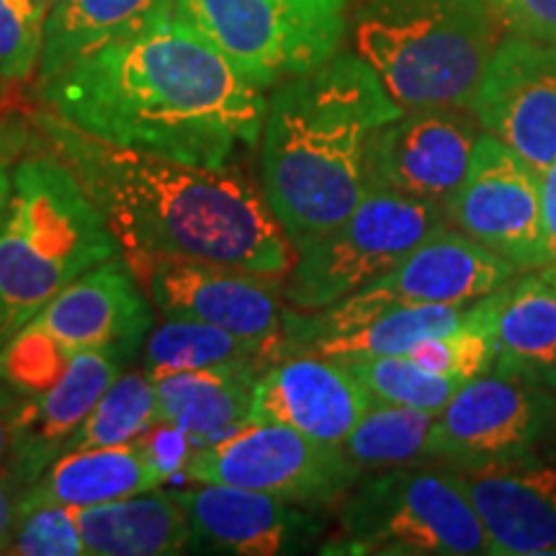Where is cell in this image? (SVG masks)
Instances as JSON below:
<instances>
[{
  "mask_svg": "<svg viewBox=\"0 0 556 556\" xmlns=\"http://www.w3.org/2000/svg\"><path fill=\"white\" fill-rule=\"evenodd\" d=\"M45 109L116 148L225 168L263 135L268 99L173 16L39 83Z\"/></svg>",
  "mask_w": 556,
  "mask_h": 556,
  "instance_id": "cell-1",
  "label": "cell"
},
{
  "mask_svg": "<svg viewBox=\"0 0 556 556\" xmlns=\"http://www.w3.org/2000/svg\"><path fill=\"white\" fill-rule=\"evenodd\" d=\"M34 142L73 170L122 253L219 263L283 278L296 250L263 186L238 165L201 168L116 148L50 109L34 111Z\"/></svg>",
  "mask_w": 556,
  "mask_h": 556,
  "instance_id": "cell-2",
  "label": "cell"
},
{
  "mask_svg": "<svg viewBox=\"0 0 556 556\" xmlns=\"http://www.w3.org/2000/svg\"><path fill=\"white\" fill-rule=\"evenodd\" d=\"M400 114L358 54H336L274 88L261 135V186L296 255L361 204L371 189L374 137Z\"/></svg>",
  "mask_w": 556,
  "mask_h": 556,
  "instance_id": "cell-3",
  "label": "cell"
},
{
  "mask_svg": "<svg viewBox=\"0 0 556 556\" xmlns=\"http://www.w3.org/2000/svg\"><path fill=\"white\" fill-rule=\"evenodd\" d=\"M119 250L80 180L31 135L0 225V348L75 278Z\"/></svg>",
  "mask_w": 556,
  "mask_h": 556,
  "instance_id": "cell-4",
  "label": "cell"
},
{
  "mask_svg": "<svg viewBox=\"0 0 556 556\" xmlns=\"http://www.w3.org/2000/svg\"><path fill=\"white\" fill-rule=\"evenodd\" d=\"M507 37L486 0H361L356 54L402 111L469 109Z\"/></svg>",
  "mask_w": 556,
  "mask_h": 556,
  "instance_id": "cell-5",
  "label": "cell"
},
{
  "mask_svg": "<svg viewBox=\"0 0 556 556\" xmlns=\"http://www.w3.org/2000/svg\"><path fill=\"white\" fill-rule=\"evenodd\" d=\"M323 554L477 556L490 539L451 467H397L364 475L343 495L338 533Z\"/></svg>",
  "mask_w": 556,
  "mask_h": 556,
  "instance_id": "cell-6",
  "label": "cell"
},
{
  "mask_svg": "<svg viewBox=\"0 0 556 556\" xmlns=\"http://www.w3.org/2000/svg\"><path fill=\"white\" fill-rule=\"evenodd\" d=\"M518 274V268L482 242L458 232L456 227H438L413 253L384 276L374 278L364 289L340 299L325 309H287L283 340L287 356L302 353L319 338L345 332L368 319L397 307H426V304H464L477 302L503 287Z\"/></svg>",
  "mask_w": 556,
  "mask_h": 556,
  "instance_id": "cell-7",
  "label": "cell"
},
{
  "mask_svg": "<svg viewBox=\"0 0 556 556\" xmlns=\"http://www.w3.org/2000/svg\"><path fill=\"white\" fill-rule=\"evenodd\" d=\"M348 5L351 0H176V16L266 90L340 54Z\"/></svg>",
  "mask_w": 556,
  "mask_h": 556,
  "instance_id": "cell-8",
  "label": "cell"
},
{
  "mask_svg": "<svg viewBox=\"0 0 556 556\" xmlns=\"http://www.w3.org/2000/svg\"><path fill=\"white\" fill-rule=\"evenodd\" d=\"M443 225V204L368 189L336 229L296 255L281 283L283 302L302 312L330 307L384 276Z\"/></svg>",
  "mask_w": 556,
  "mask_h": 556,
  "instance_id": "cell-9",
  "label": "cell"
},
{
  "mask_svg": "<svg viewBox=\"0 0 556 556\" xmlns=\"http://www.w3.org/2000/svg\"><path fill=\"white\" fill-rule=\"evenodd\" d=\"M180 477L317 507L343 500L364 475L348 462L343 446H330L281 422H248L217 443L193 448Z\"/></svg>",
  "mask_w": 556,
  "mask_h": 556,
  "instance_id": "cell-10",
  "label": "cell"
},
{
  "mask_svg": "<svg viewBox=\"0 0 556 556\" xmlns=\"http://www.w3.org/2000/svg\"><path fill=\"white\" fill-rule=\"evenodd\" d=\"M150 302L173 319L217 325L235 336L268 345L287 358L283 307L278 276H263L219 263L124 253Z\"/></svg>",
  "mask_w": 556,
  "mask_h": 556,
  "instance_id": "cell-11",
  "label": "cell"
},
{
  "mask_svg": "<svg viewBox=\"0 0 556 556\" xmlns=\"http://www.w3.org/2000/svg\"><path fill=\"white\" fill-rule=\"evenodd\" d=\"M556 428L552 387L531 379L482 374L464 381L438 413L433 458L469 469L533 456Z\"/></svg>",
  "mask_w": 556,
  "mask_h": 556,
  "instance_id": "cell-12",
  "label": "cell"
},
{
  "mask_svg": "<svg viewBox=\"0 0 556 556\" xmlns=\"http://www.w3.org/2000/svg\"><path fill=\"white\" fill-rule=\"evenodd\" d=\"M446 219L518 270L541 268V176L497 137L479 135Z\"/></svg>",
  "mask_w": 556,
  "mask_h": 556,
  "instance_id": "cell-13",
  "label": "cell"
},
{
  "mask_svg": "<svg viewBox=\"0 0 556 556\" xmlns=\"http://www.w3.org/2000/svg\"><path fill=\"white\" fill-rule=\"evenodd\" d=\"M479 127L544 173L556 163V41L507 37L469 106Z\"/></svg>",
  "mask_w": 556,
  "mask_h": 556,
  "instance_id": "cell-14",
  "label": "cell"
},
{
  "mask_svg": "<svg viewBox=\"0 0 556 556\" xmlns=\"http://www.w3.org/2000/svg\"><path fill=\"white\" fill-rule=\"evenodd\" d=\"M479 129L469 109L402 111L374 137L371 189L446 206L467 176Z\"/></svg>",
  "mask_w": 556,
  "mask_h": 556,
  "instance_id": "cell-15",
  "label": "cell"
},
{
  "mask_svg": "<svg viewBox=\"0 0 556 556\" xmlns=\"http://www.w3.org/2000/svg\"><path fill=\"white\" fill-rule=\"evenodd\" d=\"M191 523V548L232 556L299 554L319 539L325 520L309 505L232 484L173 490Z\"/></svg>",
  "mask_w": 556,
  "mask_h": 556,
  "instance_id": "cell-16",
  "label": "cell"
},
{
  "mask_svg": "<svg viewBox=\"0 0 556 556\" xmlns=\"http://www.w3.org/2000/svg\"><path fill=\"white\" fill-rule=\"evenodd\" d=\"M371 402L343 361L291 353L263 371L250 422H281L330 446H343Z\"/></svg>",
  "mask_w": 556,
  "mask_h": 556,
  "instance_id": "cell-17",
  "label": "cell"
},
{
  "mask_svg": "<svg viewBox=\"0 0 556 556\" xmlns=\"http://www.w3.org/2000/svg\"><path fill=\"white\" fill-rule=\"evenodd\" d=\"M137 353L127 348H93L75 353L65 377L41 394L24 397L16 420V443L9 467L0 475L11 479L18 495L37 482L86 420L103 392L122 377Z\"/></svg>",
  "mask_w": 556,
  "mask_h": 556,
  "instance_id": "cell-18",
  "label": "cell"
},
{
  "mask_svg": "<svg viewBox=\"0 0 556 556\" xmlns=\"http://www.w3.org/2000/svg\"><path fill=\"white\" fill-rule=\"evenodd\" d=\"M34 323L50 332L70 356L93 348H127L139 353L152 332L155 312L129 263L114 255L62 289Z\"/></svg>",
  "mask_w": 556,
  "mask_h": 556,
  "instance_id": "cell-19",
  "label": "cell"
},
{
  "mask_svg": "<svg viewBox=\"0 0 556 556\" xmlns=\"http://www.w3.org/2000/svg\"><path fill=\"white\" fill-rule=\"evenodd\" d=\"M454 469V467H451ZM482 520L490 554H556V469L536 458L454 469Z\"/></svg>",
  "mask_w": 556,
  "mask_h": 556,
  "instance_id": "cell-20",
  "label": "cell"
},
{
  "mask_svg": "<svg viewBox=\"0 0 556 556\" xmlns=\"http://www.w3.org/2000/svg\"><path fill=\"white\" fill-rule=\"evenodd\" d=\"M168 482L142 441L62 454L18 495V513L34 507H90L114 503Z\"/></svg>",
  "mask_w": 556,
  "mask_h": 556,
  "instance_id": "cell-21",
  "label": "cell"
},
{
  "mask_svg": "<svg viewBox=\"0 0 556 556\" xmlns=\"http://www.w3.org/2000/svg\"><path fill=\"white\" fill-rule=\"evenodd\" d=\"M263 364H219L163 377L155 384L157 422H170L193 448L217 443L245 428L253 413Z\"/></svg>",
  "mask_w": 556,
  "mask_h": 556,
  "instance_id": "cell-22",
  "label": "cell"
},
{
  "mask_svg": "<svg viewBox=\"0 0 556 556\" xmlns=\"http://www.w3.org/2000/svg\"><path fill=\"white\" fill-rule=\"evenodd\" d=\"M88 556H173L191 548V523L173 492H142L73 507Z\"/></svg>",
  "mask_w": 556,
  "mask_h": 556,
  "instance_id": "cell-23",
  "label": "cell"
},
{
  "mask_svg": "<svg viewBox=\"0 0 556 556\" xmlns=\"http://www.w3.org/2000/svg\"><path fill=\"white\" fill-rule=\"evenodd\" d=\"M173 16L176 0H62L47 16L37 78L50 80L86 54Z\"/></svg>",
  "mask_w": 556,
  "mask_h": 556,
  "instance_id": "cell-24",
  "label": "cell"
},
{
  "mask_svg": "<svg viewBox=\"0 0 556 556\" xmlns=\"http://www.w3.org/2000/svg\"><path fill=\"white\" fill-rule=\"evenodd\" d=\"M492 371L556 387V274L541 268L507 291Z\"/></svg>",
  "mask_w": 556,
  "mask_h": 556,
  "instance_id": "cell-25",
  "label": "cell"
},
{
  "mask_svg": "<svg viewBox=\"0 0 556 556\" xmlns=\"http://www.w3.org/2000/svg\"><path fill=\"white\" fill-rule=\"evenodd\" d=\"M435 420L438 413L374 400L353 433L345 438L343 451L361 475L430 464L435 462Z\"/></svg>",
  "mask_w": 556,
  "mask_h": 556,
  "instance_id": "cell-26",
  "label": "cell"
},
{
  "mask_svg": "<svg viewBox=\"0 0 556 556\" xmlns=\"http://www.w3.org/2000/svg\"><path fill=\"white\" fill-rule=\"evenodd\" d=\"M278 356L268 345L253 343L217 325L193 323V319L165 317L163 325L148 336L142 353V371L152 381L170 374L219 364H276Z\"/></svg>",
  "mask_w": 556,
  "mask_h": 556,
  "instance_id": "cell-27",
  "label": "cell"
},
{
  "mask_svg": "<svg viewBox=\"0 0 556 556\" xmlns=\"http://www.w3.org/2000/svg\"><path fill=\"white\" fill-rule=\"evenodd\" d=\"M467 309L456 304H426V307H397L368 323L336 336L319 338L302 353H317L338 361L407 356L426 338L446 336L464 323Z\"/></svg>",
  "mask_w": 556,
  "mask_h": 556,
  "instance_id": "cell-28",
  "label": "cell"
},
{
  "mask_svg": "<svg viewBox=\"0 0 556 556\" xmlns=\"http://www.w3.org/2000/svg\"><path fill=\"white\" fill-rule=\"evenodd\" d=\"M157 422L155 384L144 371L122 374L96 402L62 454L135 443Z\"/></svg>",
  "mask_w": 556,
  "mask_h": 556,
  "instance_id": "cell-29",
  "label": "cell"
},
{
  "mask_svg": "<svg viewBox=\"0 0 556 556\" xmlns=\"http://www.w3.org/2000/svg\"><path fill=\"white\" fill-rule=\"evenodd\" d=\"M343 364L364 384L371 400L428 409V413H441L464 384L462 379L426 371L407 356L348 358Z\"/></svg>",
  "mask_w": 556,
  "mask_h": 556,
  "instance_id": "cell-30",
  "label": "cell"
},
{
  "mask_svg": "<svg viewBox=\"0 0 556 556\" xmlns=\"http://www.w3.org/2000/svg\"><path fill=\"white\" fill-rule=\"evenodd\" d=\"M70 361L65 348L31 319L0 348V381L31 397L58 384Z\"/></svg>",
  "mask_w": 556,
  "mask_h": 556,
  "instance_id": "cell-31",
  "label": "cell"
},
{
  "mask_svg": "<svg viewBox=\"0 0 556 556\" xmlns=\"http://www.w3.org/2000/svg\"><path fill=\"white\" fill-rule=\"evenodd\" d=\"M47 9L41 0H0V80H29L45 50Z\"/></svg>",
  "mask_w": 556,
  "mask_h": 556,
  "instance_id": "cell-32",
  "label": "cell"
},
{
  "mask_svg": "<svg viewBox=\"0 0 556 556\" xmlns=\"http://www.w3.org/2000/svg\"><path fill=\"white\" fill-rule=\"evenodd\" d=\"M13 556H88L73 507H34L18 513L9 552Z\"/></svg>",
  "mask_w": 556,
  "mask_h": 556,
  "instance_id": "cell-33",
  "label": "cell"
},
{
  "mask_svg": "<svg viewBox=\"0 0 556 556\" xmlns=\"http://www.w3.org/2000/svg\"><path fill=\"white\" fill-rule=\"evenodd\" d=\"M513 37L556 41V0H486Z\"/></svg>",
  "mask_w": 556,
  "mask_h": 556,
  "instance_id": "cell-34",
  "label": "cell"
},
{
  "mask_svg": "<svg viewBox=\"0 0 556 556\" xmlns=\"http://www.w3.org/2000/svg\"><path fill=\"white\" fill-rule=\"evenodd\" d=\"M31 119L24 116H0V225L9 214L13 197V173L21 157L31 148Z\"/></svg>",
  "mask_w": 556,
  "mask_h": 556,
  "instance_id": "cell-35",
  "label": "cell"
},
{
  "mask_svg": "<svg viewBox=\"0 0 556 556\" xmlns=\"http://www.w3.org/2000/svg\"><path fill=\"white\" fill-rule=\"evenodd\" d=\"M556 266V163L541 173V268Z\"/></svg>",
  "mask_w": 556,
  "mask_h": 556,
  "instance_id": "cell-36",
  "label": "cell"
},
{
  "mask_svg": "<svg viewBox=\"0 0 556 556\" xmlns=\"http://www.w3.org/2000/svg\"><path fill=\"white\" fill-rule=\"evenodd\" d=\"M26 394H21L5 381H0V471L9 467L13 443H16V420L21 402Z\"/></svg>",
  "mask_w": 556,
  "mask_h": 556,
  "instance_id": "cell-37",
  "label": "cell"
},
{
  "mask_svg": "<svg viewBox=\"0 0 556 556\" xmlns=\"http://www.w3.org/2000/svg\"><path fill=\"white\" fill-rule=\"evenodd\" d=\"M16 503L18 490L11 484V479L0 475V554L9 552L13 526H16Z\"/></svg>",
  "mask_w": 556,
  "mask_h": 556,
  "instance_id": "cell-38",
  "label": "cell"
},
{
  "mask_svg": "<svg viewBox=\"0 0 556 556\" xmlns=\"http://www.w3.org/2000/svg\"><path fill=\"white\" fill-rule=\"evenodd\" d=\"M41 3H45V5H47V9H50V11H52V9H54V5H60V3H62V0H41Z\"/></svg>",
  "mask_w": 556,
  "mask_h": 556,
  "instance_id": "cell-39",
  "label": "cell"
},
{
  "mask_svg": "<svg viewBox=\"0 0 556 556\" xmlns=\"http://www.w3.org/2000/svg\"><path fill=\"white\" fill-rule=\"evenodd\" d=\"M546 270H552V274H556V266H548Z\"/></svg>",
  "mask_w": 556,
  "mask_h": 556,
  "instance_id": "cell-40",
  "label": "cell"
}]
</instances>
